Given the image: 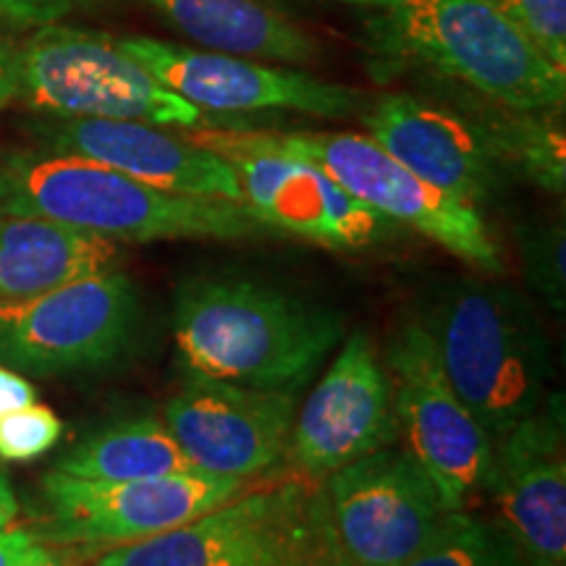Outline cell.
Instances as JSON below:
<instances>
[{
	"instance_id": "obj_24",
	"label": "cell",
	"mask_w": 566,
	"mask_h": 566,
	"mask_svg": "<svg viewBox=\"0 0 566 566\" xmlns=\"http://www.w3.org/2000/svg\"><path fill=\"white\" fill-rule=\"evenodd\" d=\"M407 566H525L512 543L495 525L467 514L464 509L446 512L441 525L430 535Z\"/></svg>"
},
{
	"instance_id": "obj_14",
	"label": "cell",
	"mask_w": 566,
	"mask_h": 566,
	"mask_svg": "<svg viewBox=\"0 0 566 566\" xmlns=\"http://www.w3.org/2000/svg\"><path fill=\"white\" fill-rule=\"evenodd\" d=\"M396 436L391 375L370 334L354 331L294 417L286 454L304 478L323 480Z\"/></svg>"
},
{
	"instance_id": "obj_1",
	"label": "cell",
	"mask_w": 566,
	"mask_h": 566,
	"mask_svg": "<svg viewBox=\"0 0 566 566\" xmlns=\"http://www.w3.org/2000/svg\"><path fill=\"white\" fill-rule=\"evenodd\" d=\"M0 212L38 216L111 242H237L263 226L244 205L147 187L80 155L21 150L0 160Z\"/></svg>"
},
{
	"instance_id": "obj_2",
	"label": "cell",
	"mask_w": 566,
	"mask_h": 566,
	"mask_svg": "<svg viewBox=\"0 0 566 566\" xmlns=\"http://www.w3.org/2000/svg\"><path fill=\"white\" fill-rule=\"evenodd\" d=\"M174 338L192 375L296 391L338 344L342 321L265 283L200 279L176 296Z\"/></svg>"
},
{
	"instance_id": "obj_30",
	"label": "cell",
	"mask_w": 566,
	"mask_h": 566,
	"mask_svg": "<svg viewBox=\"0 0 566 566\" xmlns=\"http://www.w3.org/2000/svg\"><path fill=\"white\" fill-rule=\"evenodd\" d=\"M19 101V48L0 38V111Z\"/></svg>"
},
{
	"instance_id": "obj_28",
	"label": "cell",
	"mask_w": 566,
	"mask_h": 566,
	"mask_svg": "<svg viewBox=\"0 0 566 566\" xmlns=\"http://www.w3.org/2000/svg\"><path fill=\"white\" fill-rule=\"evenodd\" d=\"M97 0H0V19L13 27L61 24L74 13L87 11Z\"/></svg>"
},
{
	"instance_id": "obj_18",
	"label": "cell",
	"mask_w": 566,
	"mask_h": 566,
	"mask_svg": "<svg viewBox=\"0 0 566 566\" xmlns=\"http://www.w3.org/2000/svg\"><path fill=\"white\" fill-rule=\"evenodd\" d=\"M302 491L281 485L239 493L187 525L113 546L92 566H239L273 535Z\"/></svg>"
},
{
	"instance_id": "obj_22",
	"label": "cell",
	"mask_w": 566,
	"mask_h": 566,
	"mask_svg": "<svg viewBox=\"0 0 566 566\" xmlns=\"http://www.w3.org/2000/svg\"><path fill=\"white\" fill-rule=\"evenodd\" d=\"M480 126L501 166L516 168L548 192H564L566 145L562 126L527 111L499 113Z\"/></svg>"
},
{
	"instance_id": "obj_33",
	"label": "cell",
	"mask_w": 566,
	"mask_h": 566,
	"mask_svg": "<svg viewBox=\"0 0 566 566\" xmlns=\"http://www.w3.org/2000/svg\"><path fill=\"white\" fill-rule=\"evenodd\" d=\"M53 566H61V564H59V562H55V564H53Z\"/></svg>"
},
{
	"instance_id": "obj_20",
	"label": "cell",
	"mask_w": 566,
	"mask_h": 566,
	"mask_svg": "<svg viewBox=\"0 0 566 566\" xmlns=\"http://www.w3.org/2000/svg\"><path fill=\"white\" fill-rule=\"evenodd\" d=\"M168 24L205 51L268 63H310L317 40L275 0H147Z\"/></svg>"
},
{
	"instance_id": "obj_10",
	"label": "cell",
	"mask_w": 566,
	"mask_h": 566,
	"mask_svg": "<svg viewBox=\"0 0 566 566\" xmlns=\"http://www.w3.org/2000/svg\"><path fill=\"white\" fill-rule=\"evenodd\" d=\"M396 422L409 454L433 478L449 512L485 488L493 441L446 378L441 357L420 321L405 323L388 346Z\"/></svg>"
},
{
	"instance_id": "obj_23",
	"label": "cell",
	"mask_w": 566,
	"mask_h": 566,
	"mask_svg": "<svg viewBox=\"0 0 566 566\" xmlns=\"http://www.w3.org/2000/svg\"><path fill=\"white\" fill-rule=\"evenodd\" d=\"M239 566H346L325 525L317 491L304 488L273 535Z\"/></svg>"
},
{
	"instance_id": "obj_6",
	"label": "cell",
	"mask_w": 566,
	"mask_h": 566,
	"mask_svg": "<svg viewBox=\"0 0 566 566\" xmlns=\"http://www.w3.org/2000/svg\"><path fill=\"white\" fill-rule=\"evenodd\" d=\"M233 134L247 145L313 160L367 208L420 231L478 271L504 273V254L475 205L422 181L367 134L260 129H233Z\"/></svg>"
},
{
	"instance_id": "obj_32",
	"label": "cell",
	"mask_w": 566,
	"mask_h": 566,
	"mask_svg": "<svg viewBox=\"0 0 566 566\" xmlns=\"http://www.w3.org/2000/svg\"><path fill=\"white\" fill-rule=\"evenodd\" d=\"M346 3H363V6H386V3H391V0H346Z\"/></svg>"
},
{
	"instance_id": "obj_29",
	"label": "cell",
	"mask_w": 566,
	"mask_h": 566,
	"mask_svg": "<svg viewBox=\"0 0 566 566\" xmlns=\"http://www.w3.org/2000/svg\"><path fill=\"white\" fill-rule=\"evenodd\" d=\"M38 401V391L24 375L0 365V417L17 412L21 407H30Z\"/></svg>"
},
{
	"instance_id": "obj_13",
	"label": "cell",
	"mask_w": 566,
	"mask_h": 566,
	"mask_svg": "<svg viewBox=\"0 0 566 566\" xmlns=\"http://www.w3.org/2000/svg\"><path fill=\"white\" fill-rule=\"evenodd\" d=\"M566 407L543 405L493 441L485 488L501 533L525 566H566Z\"/></svg>"
},
{
	"instance_id": "obj_7",
	"label": "cell",
	"mask_w": 566,
	"mask_h": 566,
	"mask_svg": "<svg viewBox=\"0 0 566 566\" xmlns=\"http://www.w3.org/2000/svg\"><path fill=\"white\" fill-rule=\"evenodd\" d=\"M137 325V289L124 273L84 275L30 300L0 302V365L40 378L101 370L129 352Z\"/></svg>"
},
{
	"instance_id": "obj_12",
	"label": "cell",
	"mask_w": 566,
	"mask_h": 566,
	"mask_svg": "<svg viewBox=\"0 0 566 566\" xmlns=\"http://www.w3.org/2000/svg\"><path fill=\"white\" fill-rule=\"evenodd\" d=\"M116 42L155 80L205 113L296 111L317 118H349L370 103L365 92L346 84L268 61L174 45L145 34H122Z\"/></svg>"
},
{
	"instance_id": "obj_3",
	"label": "cell",
	"mask_w": 566,
	"mask_h": 566,
	"mask_svg": "<svg viewBox=\"0 0 566 566\" xmlns=\"http://www.w3.org/2000/svg\"><path fill=\"white\" fill-rule=\"evenodd\" d=\"M443 373L491 441L551 394L554 352L525 294L499 281L449 283L422 317Z\"/></svg>"
},
{
	"instance_id": "obj_8",
	"label": "cell",
	"mask_w": 566,
	"mask_h": 566,
	"mask_svg": "<svg viewBox=\"0 0 566 566\" xmlns=\"http://www.w3.org/2000/svg\"><path fill=\"white\" fill-rule=\"evenodd\" d=\"M184 137L231 163L242 205L254 221L328 250H367L396 237L399 223L352 197L313 160L247 145L223 126H195Z\"/></svg>"
},
{
	"instance_id": "obj_25",
	"label": "cell",
	"mask_w": 566,
	"mask_h": 566,
	"mask_svg": "<svg viewBox=\"0 0 566 566\" xmlns=\"http://www.w3.org/2000/svg\"><path fill=\"white\" fill-rule=\"evenodd\" d=\"M564 226L537 223L522 231V265L530 286L551 304V310L564 313L566 307V268H564Z\"/></svg>"
},
{
	"instance_id": "obj_17",
	"label": "cell",
	"mask_w": 566,
	"mask_h": 566,
	"mask_svg": "<svg viewBox=\"0 0 566 566\" xmlns=\"http://www.w3.org/2000/svg\"><path fill=\"white\" fill-rule=\"evenodd\" d=\"M367 137L441 192L480 210L501 192L504 166L483 126L457 111L407 92H388L365 105Z\"/></svg>"
},
{
	"instance_id": "obj_11",
	"label": "cell",
	"mask_w": 566,
	"mask_h": 566,
	"mask_svg": "<svg viewBox=\"0 0 566 566\" xmlns=\"http://www.w3.org/2000/svg\"><path fill=\"white\" fill-rule=\"evenodd\" d=\"M244 483L242 478H218L197 470L122 483L53 470L42 478L45 537L82 546L145 541L223 506L244 491Z\"/></svg>"
},
{
	"instance_id": "obj_5",
	"label": "cell",
	"mask_w": 566,
	"mask_h": 566,
	"mask_svg": "<svg viewBox=\"0 0 566 566\" xmlns=\"http://www.w3.org/2000/svg\"><path fill=\"white\" fill-rule=\"evenodd\" d=\"M19 101L42 116L195 129L197 108L118 48L116 34L48 24L19 48Z\"/></svg>"
},
{
	"instance_id": "obj_21",
	"label": "cell",
	"mask_w": 566,
	"mask_h": 566,
	"mask_svg": "<svg viewBox=\"0 0 566 566\" xmlns=\"http://www.w3.org/2000/svg\"><path fill=\"white\" fill-rule=\"evenodd\" d=\"M53 470L84 480H150L189 472L192 464L168 428L155 417L113 422L84 436Z\"/></svg>"
},
{
	"instance_id": "obj_15",
	"label": "cell",
	"mask_w": 566,
	"mask_h": 566,
	"mask_svg": "<svg viewBox=\"0 0 566 566\" xmlns=\"http://www.w3.org/2000/svg\"><path fill=\"white\" fill-rule=\"evenodd\" d=\"M296 391H265L192 375L168 399L163 424L192 470L218 478H252L286 454Z\"/></svg>"
},
{
	"instance_id": "obj_27",
	"label": "cell",
	"mask_w": 566,
	"mask_h": 566,
	"mask_svg": "<svg viewBox=\"0 0 566 566\" xmlns=\"http://www.w3.org/2000/svg\"><path fill=\"white\" fill-rule=\"evenodd\" d=\"M530 40L566 69V0H491Z\"/></svg>"
},
{
	"instance_id": "obj_4",
	"label": "cell",
	"mask_w": 566,
	"mask_h": 566,
	"mask_svg": "<svg viewBox=\"0 0 566 566\" xmlns=\"http://www.w3.org/2000/svg\"><path fill=\"white\" fill-rule=\"evenodd\" d=\"M386 66H420L509 111H554L566 101L558 69L491 0H391L370 24Z\"/></svg>"
},
{
	"instance_id": "obj_16",
	"label": "cell",
	"mask_w": 566,
	"mask_h": 566,
	"mask_svg": "<svg viewBox=\"0 0 566 566\" xmlns=\"http://www.w3.org/2000/svg\"><path fill=\"white\" fill-rule=\"evenodd\" d=\"M30 134L40 150L103 163L163 192L242 205V189L231 163L189 142L184 134L166 132V126L40 116L30 124Z\"/></svg>"
},
{
	"instance_id": "obj_26",
	"label": "cell",
	"mask_w": 566,
	"mask_h": 566,
	"mask_svg": "<svg viewBox=\"0 0 566 566\" xmlns=\"http://www.w3.org/2000/svg\"><path fill=\"white\" fill-rule=\"evenodd\" d=\"M63 436L61 417L51 407L34 405L0 417V459L30 462L53 449Z\"/></svg>"
},
{
	"instance_id": "obj_31",
	"label": "cell",
	"mask_w": 566,
	"mask_h": 566,
	"mask_svg": "<svg viewBox=\"0 0 566 566\" xmlns=\"http://www.w3.org/2000/svg\"><path fill=\"white\" fill-rule=\"evenodd\" d=\"M17 512H19L17 495H13V488L9 483V478H6V472L0 470V533L11 525Z\"/></svg>"
},
{
	"instance_id": "obj_19",
	"label": "cell",
	"mask_w": 566,
	"mask_h": 566,
	"mask_svg": "<svg viewBox=\"0 0 566 566\" xmlns=\"http://www.w3.org/2000/svg\"><path fill=\"white\" fill-rule=\"evenodd\" d=\"M111 239L38 216L0 212V302L30 300L84 275L116 271Z\"/></svg>"
},
{
	"instance_id": "obj_9",
	"label": "cell",
	"mask_w": 566,
	"mask_h": 566,
	"mask_svg": "<svg viewBox=\"0 0 566 566\" xmlns=\"http://www.w3.org/2000/svg\"><path fill=\"white\" fill-rule=\"evenodd\" d=\"M323 480L317 499L346 566H407L449 512L422 464L391 446Z\"/></svg>"
}]
</instances>
